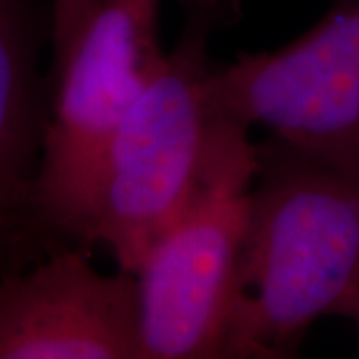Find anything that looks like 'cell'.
I'll list each match as a JSON object with an SVG mask.
<instances>
[{
  "label": "cell",
  "mask_w": 359,
  "mask_h": 359,
  "mask_svg": "<svg viewBox=\"0 0 359 359\" xmlns=\"http://www.w3.org/2000/svg\"><path fill=\"white\" fill-rule=\"evenodd\" d=\"M160 0H98L50 78V124L28 214V262L80 245L122 120L158 72Z\"/></svg>",
  "instance_id": "obj_3"
},
{
  "label": "cell",
  "mask_w": 359,
  "mask_h": 359,
  "mask_svg": "<svg viewBox=\"0 0 359 359\" xmlns=\"http://www.w3.org/2000/svg\"><path fill=\"white\" fill-rule=\"evenodd\" d=\"M2 359H142L140 283L66 245L11 269L0 285Z\"/></svg>",
  "instance_id": "obj_6"
},
{
  "label": "cell",
  "mask_w": 359,
  "mask_h": 359,
  "mask_svg": "<svg viewBox=\"0 0 359 359\" xmlns=\"http://www.w3.org/2000/svg\"><path fill=\"white\" fill-rule=\"evenodd\" d=\"M256 146L224 358H294L311 323L349 320L359 282V166L278 136Z\"/></svg>",
  "instance_id": "obj_1"
},
{
  "label": "cell",
  "mask_w": 359,
  "mask_h": 359,
  "mask_svg": "<svg viewBox=\"0 0 359 359\" xmlns=\"http://www.w3.org/2000/svg\"><path fill=\"white\" fill-rule=\"evenodd\" d=\"M98 0H50L52 36L50 68L46 72V82L65 65L68 52L82 34L84 26L94 13Z\"/></svg>",
  "instance_id": "obj_8"
},
{
  "label": "cell",
  "mask_w": 359,
  "mask_h": 359,
  "mask_svg": "<svg viewBox=\"0 0 359 359\" xmlns=\"http://www.w3.org/2000/svg\"><path fill=\"white\" fill-rule=\"evenodd\" d=\"M218 116L204 176L138 269L142 359L224 358L257 146Z\"/></svg>",
  "instance_id": "obj_4"
},
{
  "label": "cell",
  "mask_w": 359,
  "mask_h": 359,
  "mask_svg": "<svg viewBox=\"0 0 359 359\" xmlns=\"http://www.w3.org/2000/svg\"><path fill=\"white\" fill-rule=\"evenodd\" d=\"M349 320H353L359 325V282H358V287H355V297H353V306H351Z\"/></svg>",
  "instance_id": "obj_9"
},
{
  "label": "cell",
  "mask_w": 359,
  "mask_h": 359,
  "mask_svg": "<svg viewBox=\"0 0 359 359\" xmlns=\"http://www.w3.org/2000/svg\"><path fill=\"white\" fill-rule=\"evenodd\" d=\"M208 96L216 116L359 166V0H334L278 50L240 52L216 66Z\"/></svg>",
  "instance_id": "obj_5"
},
{
  "label": "cell",
  "mask_w": 359,
  "mask_h": 359,
  "mask_svg": "<svg viewBox=\"0 0 359 359\" xmlns=\"http://www.w3.org/2000/svg\"><path fill=\"white\" fill-rule=\"evenodd\" d=\"M180 6L178 39L116 132L82 236V248L102 245L132 273L202 182L218 130L210 42L242 16L240 0Z\"/></svg>",
  "instance_id": "obj_2"
},
{
  "label": "cell",
  "mask_w": 359,
  "mask_h": 359,
  "mask_svg": "<svg viewBox=\"0 0 359 359\" xmlns=\"http://www.w3.org/2000/svg\"><path fill=\"white\" fill-rule=\"evenodd\" d=\"M52 11L40 0H0V222L13 268L28 262V214L50 124V90L40 74Z\"/></svg>",
  "instance_id": "obj_7"
}]
</instances>
